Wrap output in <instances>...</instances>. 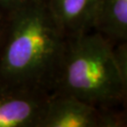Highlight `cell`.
I'll list each match as a JSON object with an SVG mask.
<instances>
[{
	"mask_svg": "<svg viewBox=\"0 0 127 127\" xmlns=\"http://www.w3.org/2000/svg\"><path fill=\"white\" fill-rule=\"evenodd\" d=\"M66 41L49 0H25L8 8L0 85L51 92Z\"/></svg>",
	"mask_w": 127,
	"mask_h": 127,
	"instance_id": "cell-1",
	"label": "cell"
},
{
	"mask_svg": "<svg viewBox=\"0 0 127 127\" xmlns=\"http://www.w3.org/2000/svg\"><path fill=\"white\" fill-rule=\"evenodd\" d=\"M51 93L74 96L102 108L123 106L127 72L119 65L114 43L94 30L67 37Z\"/></svg>",
	"mask_w": 127,
	"mask_h": 127,
	"instance_id": "cell-2",
	"label": "cell"
},
{
	"mask_svg": "<svg viewBox=\"0 0 127 127\" xmlns=\"http://www.w3.org/2000/svg\"><path fill=\"white\" fill-rule=\"evenodd\" d=\"M126 113L102 108L76 97L50 93L38 127H125Z\"/></svg>",
	"mask_w": 127,
	"mask_h": 127,
	"instance_id": "cell-3",
	"label": "cell"
},
{
	"mask_svg": "<svg viewBox=\"0 0 127 127\" xmlns=\"http://www.w3.org/2000/svg\"><path fill=\"white\" fill-rule=\"evenodd\" d=\"M50 93L0 85V127H38Z\"/></svg>",
	"mask_w": 127,
	"mask_h": 127,
	"instance_id": "cell-4",
	"label": "cell"
},
{
	"mask_svg": "<svg viewBox=\"0 0 127 127\" xmlns=\"http://www.w3.org/2000/svg\"><path fill=\"white\" fill-rule=\"evenodd\" d=\"M97 0H49L52 13L67 37L91 30Z\"/></svg>",
	"mask_w": 127,
	"mask_h": 127,
	"instance_id": "cell-5",
	"label": "cell"
},
{
	"mask_svg": "<svg viewBox=\"0 0 127 127\" xmlns=\"http://www.w3.org/2000/svg\"><path fill=\"white\" fill-rule=\"evenodd\" d=\"M91 30L114 44L127 41V0H97Z\"/></svg>",
	"mask_w": 127,
	"mask_h": 127,
	"instance_id": "cell-6",
	"label": "cell"
},
{
	"mask_svg": "<svg viewBox=\"0 0 127 127\" xmlns=\"http://www.w3.org/2000/svg\"><path fill=\"white\" fill-rule=\"evenodd\" d=\"M6 19H7V9L0 8V48L4 38L5 27H6Z\"/></svg>",
	"mask_w": 127,
	"mask_h": 127,
	"instance_id": "cell-7",
	"label": "cell"
},
{
	"mask_svg": "<svg viewBox=\"0 0 127 127\" xmlns=\"http://www.w3.org/2000/svg\"><path fill=\"white\" fill-rule=\"evenodd\" d=\"M25 0H0V8L2 9H8L14 5L21 3Z\"/></svg>",
	"mask_w": 127,
	"mask_h": 127,
	"instance_id": "cell-8",
	"label": "cell"
}]
</instances>
